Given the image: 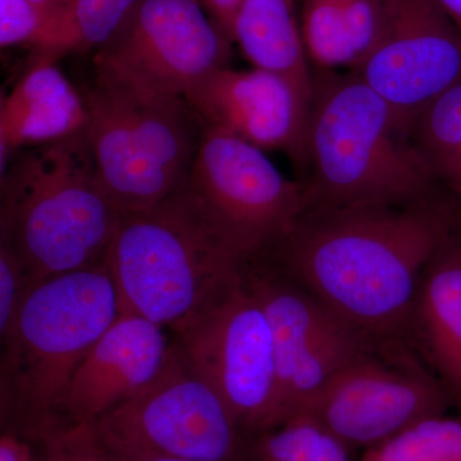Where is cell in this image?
Instances as JSON below:
<instances>
[{
    "mask_svg": "<svg viewBox=\"0 0 461 461\" xmlns=\"http://www.w3.org/2000/svg\"><path fill=\"white\" fill-rule=\"evenodd\" d=\"M230 56V39L200 0H136L93 65L142 89L185 98L227 67Z\"/></svg>",
    "mask_w": 461,
    "mask_h": 461,
    "instance_id": "cell-10",
    "label": "cell"
},
{
    "mask_svg": "<svg viewBox=\"0 0 461 461\" xmlns=\"http://www.w3.org/2000/svg\"><path fill=\"white\" fill-rule=\"evenodd\" d=\"M105 263L121 313L176 333L239 287L249 260L187 187L145 211L123 214Z\"/></svg>",
    "mask_w": 461,
    "mask_h": 461,
    "instance_id": "cell-2",
    "label": "cell"
},
{
    "mask_svg": "<svg viewBox=\"0 0 461 461\" xmlns=\"http://www.w3.org/2000/svg\"><path fill=\"white\" fill-rule=\"evenodd\" d=\"M411 127L461 81V30L436 0H384L371 50L351 69Z\"/></svg>",
    "mask_w": 461,
    "mask_h": 461,
    "instance_id": "cell-11",
    "label": "cell"
},
{
    "mask_svg": "<svg viewBox=\"0 0 461 461\" xmlns=\"http://www.w3.org/2000/svg\"><path fill=\"white\" fill-rule=\"evenodd\" d=\"M33 284L16 251L0 242V338L5 339L14 327Z\"/></svg>",
    "mask_w": 461,
    "mask_h": 461,
    "instance_id": "cell-24",
    "label": "cell"
},
{
    "mask_svg": "<svg viewBox=\"0 0 461 461\" xmlns=\"http://www.w3.org/2000/svg\"><path fill=\"white\" fill-rule=\"evenodd\" d=\"M448 402L438 381L363 353L330 379L302 414L311 415L348 447L369 450L424 418L442 415Z\"/></svg>",
    "mask_w": 461,
    "mask_h": 461,
    "instance_id": "cell-12",
    "label": "cell"
},
{
    "mask_svg": "<svg viewBox=\"0 0 461 461\" xmlns=\"http://www.w3.org/2000/svg\"><path fill=\"white\" fill-rule=\"evenodd\" d=\"M362 461H461V420L424 418L366 450Z\"/></svg>",
    "mask_w": 461,
    "mask_h": 461,
    "instance_id": "cell-20",
    "label": "cell"
},
{
    "mask_svg": "<svg viewBox=\"0 0 461 461\" xmlns=\"http://www.w3.org/2000/svg\"><path fill=\"white\" fill-rule=\"evenodd\" d=\"M87 111L81 91L56 60L36 58L0 107V168L23 149L84 132Z\"/></svg>",
    "mask_w": 461,
    "mask_h": 461,
    "instance_id": "cell-15",
    "label": "cell"
},
{
    "mask_svg": "<svg viewBox=\"0 0 461 461\" xmlns=\"http://www.w3.org/2000/svg\"><path fill=\"white\" fill-rule=\"evenodd\" d=\"M105 453H107V451H105ZM108 456L111 457L112 461H193L184 459H171V457H156V459H123V457H115L109 454Z\"/></svg>",
    "mask_w": 461,
    "mask_h": 461,
    "instance_id": "cell-33",
    "label": "cell"
},
{
    "mask_svg": "<svg viewBox=\"0 0 461 461\" xmlns=\"http://www.w3.org/2000/svg\"><path fill=\"white\" fill-rule=\"evenodd\" d=\"M346 32L353 53V69L371 50L384 14V0H342Z\"/></svg>",
    "mask_w": 461,
    "mask_h": 461,
    "instance_id": "cell-25",
    "label": "cell"
},
{
    "mask_svg": "<svg viewBox=\"0 0 461 461\" xmlns=\"http://www.w3.org/2000/svg\"><path fill=\"white\" fill-rule=\"evenodd\" d=\"M39 445V461H112L93 424H59L30 439Z\"/></svg>",
    "mask_w": 461,
    "mask_h": 461,
    "instance_id": "cell-23",
    "label": "cell"
},
{
    "mask_svg": "<svg viewBox=\"0 0 461 461\" xmlns=\"http://www.w3.org/2000/svg\"><path fill=\"white\" fill-rule=\"evenodd\" d=\"M302 32L308 57L321 68L353 67L342 0H305Z\"/></svg>",
    "mask_w": 461,
    "mask_h": 461,
    "instance_id": "cell-21",
    "label": "cell"
},
{
    "mask_svg": "<svg viewBox=\"0 0 461 461\" xmlns=\"http://www.w3.org/2000/svg\"><path fill=\"white\" fill-rule=\"evenodd\" d=\"M461 223L435 196L406 205L305 209L269 256L366 339L411 323L424 269Z\"/></svg>",
    "mask_w": 461,
    "mask_h": 461,
    "instance_id": "cell-1",
    "label": "cell"
},
{
    "mask_svg": "<svg viewBox=\"0 0 461 461\" xmlns=\"http://www.w3.org/2000/svg\"><path fill=\"white\" fill-rule=\"evenodd\" d=\"M350 447L324 429L314 454L308 461H351Z\"/></svg>",
    "mask_w": 461,
    "mask_h": 461,
    "instance_id": "cell-30",
    "label": "cell"
},
{
    "mask_svg": "<svg viewBox=\"0 0 461 461\" xmlns=\"http://www.w3.org/2000/svg\"><path fill=\"white\" fill-rule=\"evenodd\" d=\"M437 180L445 182L461 199V144L430 160Z\"/></svg>",
    "mask_w": 461,
    "mask_h": 461,
    "instance_id": "cell-27",
    "label": "cell"
},
{
    "mask_svg": "<svg viewBox=\"0 0 461 461\" xmlns=\"http://www.w3.org/2000/svg\"><path fill=\"white\" fill-rule=\"evenodd\" d=\"M304 167L306 209L414 204L438 181L411 127L354 72L315 81Z\"/></svg>",
    "mask_w": 461,
    "mask_h": 461,
    "instance_id": "cell-4",
    "label": "cell"
},
{
    "mask_svg": "<svg viewBox=\"0 0 461 461\" xmlns=\"http://www.w3.org/2000/svg\"><path fill=\"white\" fill-rule=\"evenodd\" d=\"M172 339L191 368L222 397L247 435L281 426L272 330L245 277L223 302L173 333Z\"/></svg>",
    "mask_w": 461,
    "mask_h": 461,
    "instance_id": "cell-8",
    "label": "cell"
},
{
    "mask_svg": "<svg viewBox=\"0 0 461 461\" xmlns=\"http://www.w3.org/2000/svg\"><path fill=\"white\" fill-rule=\"evenodd\" d=\"M209 16L220 27L221 32L230 39L233 21L245 0H200ZM232 42V41H230Z\"/></svg>",
    "mask_w": 461,
    "mask_h": 461,
    "instance_id": "cell-28",
    "label": "cell"
},
{
    "mask_svg": "<svg viewBox=\"0 0 461 461\" xmlns=\"http://www.w3.org/2000/svg\"><path fill=\"white\" fill-rule=\"evenodd\" d=\"M93 429L103 448L123 459L244 461L248 444L222 397L175 344L160 375Z\"/></svg>",
    "mask_w": 461,
    "mask_h": 461,
    "instance_id": "cell-7",
    "label": "cell"
},
{
    "mask_svg": "<svg viewBox=\"0 0 461 461\" xmlns=\"http://www.w3.org/2000/svg\"><path fill=\"white\" fill-rule=\"evenodd\" d=\"M2 241L33 286L104 264L123 213L103 184L86 132L16 151L2 167Z\"/></svg>",
    "mask_w": 461,
    "mask_h": 461,
    "instance_id": "cell-3",
    "label": "cell"
},
{
    "mask_svg": "<svg viewBox=\"0 0 461 461\" xmlns=\"http://www.w3.org/2000/svg\"><path fill=\"white\" fill-rule=\"evenodd\" d=\"M81 94L100 177L123 214L189 187L205 127L184 96L142 89L95 67Z\"/></svg>",
    "mask_w": 461,
    "mask_h": 461,
    "instance_id": "cell-6",
    "label": "cell"
},
{
    "mask_svg": "<svg viewBox=\"0 0 461 461\" xmlns=\"http://www.w3.org/2000/svg\"><path fill=\"white\" fill-rule=\"evenodd\" d=\"M185 99L206 129L264 151H284L304 167L312 103L286 78L227 66L194 86Z\"/></svg>",
    "mask_w": 461,
    "mask_h": 461,
    "instance_id": "cell-13",
    "label": "cell"
},
{
    "mask_svg": "<svg viewBox=\"0 0 461 461\" xmlns=\"http://www.w3.org/2000/svg\"><path fill=\"white\" fill-rule=\"evenodd\" d=\"M45 23L32 0H0V45H32Z\"/></svg>",
    "mask_w": 461,
    "mask_h": 461,
    "instance_id": "cell-26",
    "label": "cell"
},
{
    "mask_svg": "<svg viewBox=\"0 0 461 461\" xmlns=\"http://www.w3.org/2000/svg\"><path fill=\"white\" fill-rule=\"evenodd\" d=\"M436 2L461 30V0H436Z\"/></svg>",
    "mask_w": 461,
    "mask_h": 461,
    "instance_id": "cell-31",
    "label": "cell"
},
{
    "mask_svg": "<svg viewBox=\"0 0 461 461\" xmlns=\"http://www.w3.org/2000/svg\"><path fill=\"white\" fill-rule=\"evenodd\" d=\"M0 461H39L32 441L16 432L7 430L0 438Z\"/></svg>",
    "mask_w": 461,
    "mask_h": 461,
    "instance_id": "cell-29",
    "label": "cell"
},
{
    "mask_svg": "<svg viewBox=\"0 0 461 461\" xmlns=\"http://www.w3.org/2000/svg\"><path fill=\"white\" fill-rule=\"evenodd\" d=\"M189 189L249 262L269 256L306 209L304 185L287 178L266 151L206 127Z\"/></svg>",
    "mask_w": 461,
    "mask_h": 461,
    "instance_id": "cell-9",
    "label": "cell"
},
{
    "mask_svg": "<svg viewBox=\"0 0 461 461\" xmlns=\"http://www.w3.org/2000/svg\"><path fill=\"white\" fill-rule=\"evenodd\" d=\"M35 3L36 7L41 9L44 14L45 20L51 14H56L58 9L63 7L66 5L67 0H32Z\"/></svg>",
    "mask_w": 461,
    "mask_h": 461,
    "instance_id": "cell-32",
    "label": "cell"
},
{
    "mask_svg": "<svg viewBox=\"0 0 461 461\" xmlns=\"http://www.w3.org/2000/svg\"><path fill=\"white\" fill-rule=\"evenodd\" d=\"M411 321L439 384L461 411V223L424 269Z\"/></svg>",
    "mask_w": 461,
    "mask_h": 461,
    "instance_id": "cell-16",
    "label": "cell"
},
{
    "mask_svg": "<svg viewBox=\"0 0 461 461\" xmlns=\"http://www.w3.org/2000/svg\"><path fill=\"white\" fill-rule=\"evenodd\" d=\"M120 314L107 263L33 286L2 339V414L18 435L32 439L59 424L75 372Z\"/></svg>",
    "mask_w": 461,
    "mask_h": 461,
    "instance_id": "cell-5",
    "label": "cell"
},
{
    "mask_svg": "<svg viewBox=\"0 0 461 461\" xmlns=\"http://www.w3.org/2000/svg\"><path fill=\"white\" fill-rule=\"evenodd\" d=\"M166 330L140 315L121 313L75 372L59 424L95 423L148 387L171 357Z\"/></svg>",
    "mask_w": 461,
    "mask_h": 461,
    "instance_id": "cell-14",
    "label": "cell"
},
{
    "mask_svg": "<svg viewBox=\"0 0 461 461\" xmlns=\"http://www.w3.org/2000/svg\"><path fill=\"white\" fill-rule=\"evenodd\" d=\"M230 41L253 68L286 78L313 103L315 81L294 0H245L233 21Z\"/></svg>",
    "mask_w": 461,
    "mask_h": 461,
    "instance_id": "cell-17",
    "label": "cell"
},
{
    "mask_svg": "<svg viewBox=\"0 0 461 461\" xmlns=\"http://www.w3.org/2000/svg\"><path fill=\"white\" fill-rule=\"evenodd\" d=\"M412 138L429 162L461 144V81L421 112L412 124Z\"/></svg>",
    "mask_w": 461,
    "mask_h": 461,
    "instance_id": "cell-22",
    "label": "cell"
},
{
    "mask_svg": "<svg viewBox=\"0 0 461 461\" xmlns=\"http://www.w3.org/2000/svg\"><path fill=\"white\" fill-rule=\"evenodd\" d=\"M135 2L67 0L45 20L32 41L36 58L57 60L66 54L98 50L113 35Z\"/></svg>",
    "mask_w": 461,
    "mask_h": 461,
    "instance_id": "cell-18",
    "label": "cell"
},
{
    "mask_svg": "<svg viewBox=\"0 0 461 461\" xmlns=\"http://www.w3.org/2000/svg\"><path fill=\"white\" fill-rule=\"evenodd\" d=\"M366 339L335 315L318 330L297 363L284 399V423L302 414L344 366L366 353Z\"/></svg>",
    "mask_w": 461,
    "mask_h": 461,
    "instance_id": "cell-19",
    "label": "cell"
}]
</instances>
